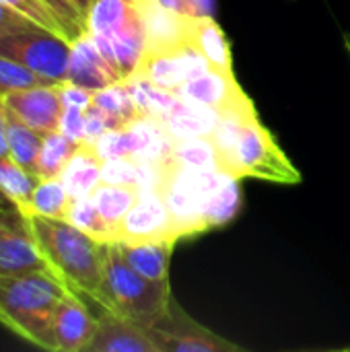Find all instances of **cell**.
Returning <instances> with one entry per match:
<instances>
[{"mask_svg":"<svg viewBox=\"0 0 350 352\" xmlns=\"http://www.w3.org/2000/svg\"><path fill=\"white\" fill-rule=\"evenodd\" d=\"M190 43L208 60L210 68L233 72L231 47L225 31L215 21V16H192Z\"/></svg>","mask_w":350,"mask_h":352,"instance_id":"obj_20","label":"cell"},{"mask_svg":"<svg viewBox=\"0 0 350 352\" xmlns=\"http://www.w3.org/2000/svg\"><path fill=\"white\" fill-rule=\"evenodd\" d=\"M93 105H97L101 111H105L116 128L130 126L136 118H140L138 107L132 99V93L126 85V80L111 82L99 91L93 93Z\"/></svg>","mask_w":350,"mask_h":352,"instance_id":"obj_25","label":"cell"},{"mask_svg":"<svg viewBox=\"0 0 350 352\" xmlns=\"http://www.w3.org/2000/svg\"><path fill=\"white\" fill-rule=\"evenodd\" d=\"M344 351H350V346H347V349H344Z\"/></svg>","mask_w":350,"mask_h":352,"instance_id":"obj_44","label":"cell"},{"mask_svg":"<svg viewBox=\"0 0 350 352\" xmlns=\"http://www.w3.org/2000/svg\"><path fill=\"white\" fill-rule=\"evenodd\" d=\"M19 206L6 196V194H2L0 192V217H4V214H8V212H12V210H17Z\"/></svg>","mask_w":350,"mask_h":352,"instance_id":"obj_41","label":"cell"},{"mask_svg":"<svg viewBox=\"0 0 350 352\" xmlns=\"http://www.w3.org/2000/svg\"><path fill=\"white\" fill-rule=\"evenodd\" d=\"M39 184V177L19 165L8 155L0 157V192L6 194L21 210L27 206L35 186Z\"/></svg>","mask_w":350,"mask_h":352,"instance_id":"obj_29","label":"cell"},{"mask_svg":"<svg viewBox=\"0 0 350 352\" xmlns=\"http://www.w3.org/2000/svg\"><path fill=\"white\" fill-rule=\"evenodd\" d=\"M173 140H188V138H204L210 136L217 122L219 111L210 107H202L177 97V103L159 118Z\"/></svg>","mask_w":350,"mask_h":352,"instance_id":"obj_19","label":"cell"},{"mask_svg":"<svg viewBox=\"0 0 350 352\" xmlns=\"http://www.w3.org/2000/svg\"><path fill=\"white\" fill-rule=\"evenodd\" d=\"M210 70L208 60L188 41L169 50L144 52L136 72L132 76L146 78L171 93H175L184 82Z\"/></svg>","mask_w":350,"mask_h":352,"instance_id":"obj_10","label":"cell"},{"mask_svg":"<svg viewBox=\"0 0 350 352\" xmlns=\"http://www.w3.org/2000/svg\"><path fill=\"white\" fill-rule=\"evenodd\" d=\"M8 155V142H6V105L0 95V157Z\"/></svg>","mask_w":350,"mask_h":352,"instance_id":"obj_39","label":"cell"},{"mask_svg":"<svg viewBox=\"0 0 350 352\" xmlns=\"http://www.w3.org/2000/svg\"><path fill=\"white\" fill-rule=\"evenodd\" d=\"M43 134L29 128L17 116L6 109V142H8V157L14 159L19 165L35 173V163L39 155Z\"/></svg>","mask_w":350,"mask_h":352,"instance_id":"obj_24","label":"cell"},{"mask_svg":"<svg viewBox=\"0 0 350 352\" xmlns=\"http://www.w3.org/2000/svg\"><path fill=\"white\" fill-rule=\"evenodd\" d=\"M175 95L184 101L223 111V109L231 107L233 103H237L239 99H243L245 91L239 87L233 72L210 68V70L202 72L200 76L184 82L175 91Z\"/></svg>","mask_w":350,"mask_h":352,"instance_id":"obj_15","label":"cell"},{"mask_svg":"<svg viewBox=\"0 0 350 352\" xmlns=\"http://www.w3.org/2000/svg\"><path fill=\"white\" fill-rule=\"evenodd\" d=\"M39 85H56L54 80L33 72L31 68L0 56V95L21 91V89H31Z\"/></svg>","mask_w":350,"mask_h":352,"instance_id":"obj_32","label":"cell"},{"mask_svg":"<svg viewBox=\"0 0 350 352\" xmlns=\"http://www.w3.org/2000/svg\"><path fill=\"white\" fill-rule=\"evenodd\" d=\"M33 237L52 272L78 297L95 303L101 280L107 243L85 233L66 219L29 217Z\"/></svg>","mask_w":350,"mask_h":352,"instance_id":"obj_1","label":"cell"},{"mask_svg":"<svg viewBox=\"0 0 350 352\" xmlns=\"http://www.w3.org/2000/svg\"><path fill=\"white\" fill-rule=\"evenodd\" d=\"M149 334L159 344L161 352H241L243 349L235 342L225 340L223 336L210 332L182 305L171 297L165 314L159 318L155 326L149 328Z\"/></svg>","mask_w":350,"mask_h":352,"instance_id":"obj_8","label":"cell"},{"mask_svg":"<svg viewBox=\"0 0 350 352\" xmlns=\"http://www.w3.org/2000/svg\"><path fill=\"white\" fill-rule=\"evenodd\" d=\"M138 200L124 217L116 231V241L126 243H140V241H159V239H173L175 229L169 214V208L159 190H138Z\"/></svg>","mask_w":350,"mask_h":352,"instance_id":"obj_11","label":"cell"},{"mask_svg":"<svg viewBox=\"0 0 350 352\" xmlns=\"http://www.w3.org/2000/svg\"><path fill=\"white\" fill-rule=\"evenodd\" d=\"M169 280H149L132 270L116 243H107L103 280L95 303L109 314L130 320L142 328L159 322L171 301Z\"/></svg>","mask_w":350,"mask_h":352,"instance_id":"obj_3","label":"cell"},{"mask_svg":"<svg viewBox=\"0 0 350 352\" xmlns=\"http://www.w3.org/2000/svg\"><path fill=\"white\" fill-rule=\"evenodd\" d=\"M126 260V264L136 270L140 276L149 280H169V264L175 250L173 239H159V241H140V243H126L113 241Z\"/></svg>","mask_w":350,"mask_h":352,"instance_id":"obj_18","label":"cell"},{"mask_svg":"<svg viewBox=\"0 0 350 352\" xmlns=\"http://www.w3.org/2000/svg\"><path fill=\"white\" fill-rule=\"evenodd\" d=\"M138 188L136 186H113V184H99L93 194L91 200L97 206L99 214L105 219V223L113 229V233L118 231L120 223L124 221V217L130 212V208L136 204L138 200Z\"/></svg>","mask_w":350,"mask_h":352,"instance_id":"obj_23","label":"cell"},{"mask_svg":"<svg viewBox=\"0 0 350 352\" xmlns=\"http://www.w3.org/2000/svg\"><path fill=\"white\" fill-rule=\"evenodd\" d=\"M109 128H116L111 118L105 111H101L97 105H91L89 109H85V142L83 144H93Z\"/></svg>","mask_w":350,"mask_h":352,"instance_id":"obj_36","label":"cell"},{"mask_svg":"<svg viewBox=\"0 0 350 352\" xmlns=\"http://www.w3.org/2000/svg\"><path fill=\"white\" fill-rule=\"evenodd\" d=\"M140 8L146 33V52L169 50L190 41L192 16L165 8L157 0H140Z\"/></svg>","mask_w":350,"mask_h":352,"instance_id":"obj_16","label":"cell"},{"mask_svg":"<svg viewBox=\"0 0 350 352\" xmlns=\"http://www.w3.org/2000/svg\"><path fill=\"white\" fill-rule=\"evenodd\" d=\"M101 184L113 186H136V159L122 157L109 159L101 165Z\"/></svg>","mask_w":350,"mask_h":352,"instance_id":"obj_34","label":"cell"},{"mask_svg":"<svg viewBox=\"0 0 350 352\" xmlns=\"http://www.w3.org/2000/svg\"><path fill=\"white\" fill-rule=\"evenodd\" d=\"M2 99L12 116H17L21 122H25L39 134L58 130L60 116L64 109L60 99V82L12 91L2 95Z\"/></svg>","mask_w":350,"mask_h":352,"instance_id":"obj_12","label":"cell"},{"mask_svg":"<svg viewBox=\"0 0 350 352\" xmlns=\"http://www.w3.org/2000/svg\"><path fill=\"white\" fill-rule=\"evenodd\" d=\"M68 80L80 87H87L91 91H99L122 78L116 72V68L107 62V58L99 52L93 37L85 33L76 41H72Z\"/></svg>","mask_w":350,"mask_h":352,"instance_id":"obj_17","label":"cell"},{"mask_svg":"<svg viewBox=\"0 0 350 352\" xmlns=\"http://www.w3.org/2000/svg\"><path fill=\"white\" fill-rule=\"evenodd\" d=\"M101 165L103 161L95 155L91 144H78L60 173V179L68 194L72 198L91 196L93 190L101 184Z\"/></svg>","mask_w":350,"mask_h":352,"instance_id":"obj_21","label":"cell"},{"mask_svg":"<svg viewBox=\"0 0 350 352\" xmlns=\"http://www.w3.org/2000/svg\"><path fill=\"white\" fill-rule=\"evenodd\" d=\"M70 204H72V196L64 188L62 179L45 177V179H39V184L35 186L23 212L27 217L39 214V217H50V219H66Z\"/></svg>","mask_w":350,"mask_h":352,"instance_id":"obj_22","label":"cell"},{"mask_svg":"<svg viewBox=\"0 0 350 352\" xmlns=\"http://www.w3.org/2000/svg\"><path fill=\"white\" fill-rule=\"evenodd\" d=\"M93 93L87 87H80L76 82L64 80L60 82V99L64 107H78V109H89L93 105Z\"/></svg>","mask_w":350,"mask_h":352,"instance_id":"obj_37","label":"cell"},{"mask_svg":"<svg viewBox=\"0 0 350 352\" xmlns=\"http://www.w3.org/2000/svg\"><path fill=\"white\" fill-rule=\"evenodd\" d=\"M72 2H74V4L85 12V14H87V8H89V2H91V0H72Z\"/></svg>","mask_w":350,"mask_h":352,"instance_id":"obj_42","label":"cell"},{"mask_svg":"<svg viewBox=\"0 0 350 352\" xmlns=\"http://www.w3.org/2000/svg\"><path fill=\"white\" fill-rule=\"evenodd\" d=\"M66 221H70L72 225H76L78 229H83L85 233L93 235L95 239L103 241V243H113L116 241V233L113 229L105 223V219L99 214L97 206L93 204L91 196L85 198H72L70 210Z\"/></svg>","mask_w":350,"mask_h":352,"instance_id":"obj_31","label":"cell"},{"mask_svg":"<svg viewBox=\"0 0 350 352\" xmlns=\"http://www.w3.org/2000/svg\"><path fill=\"white\" fill-rule=\"evenodd\" d=\"M87 33L122 80L136 72L146 52L140 0H91Z\"/></svg>","mask_w":350,"mask_h":352,"instance_id":"obj_4","label":"cell"},{"mask_svg":"<svg viewBox=\"0 0 350 352\" xmlns=\"http://www.w3.org/2000/svg\"><path fill=\"white\" fill-rule=\"evenodd\" d=\"M161 6H165V8H171V10H175V12H182V14H188V4H186V0H157ZM190 16V14H188Z\"/></svg>","mask_w":350,"mask_h":352,"instance_id":"obj_40","label":"cell"},{"mask_svg":"<svg viewBox=\"0 0 350 352\" xmlns=\"http://www.w3.org/2000/svg\"><path fill=\"white\" fill-rule=\"evenodd\" d=\"M58 130L64 136H68L70 140H74L76 144H83L85 142V109L64 107L62 116H60Z\"/></svg>","mask_w":350,"mask_h":352,"instance_id":"obj_35","label":"cell"},{"mask_svg":"<svg viewBox=\"0 0 350 352\" xmlns=\"http://www.w3.org/2000/svg\"><path fill=\"white\" fill-rule=\"evenodd\" d=\"M171 161L186 169L198 171H221L217 148L210 136L204 138H188V140H173Z\"/></svg>","mask_w":350,"mask_h":352,"instance_id":"obj_30","label":"cell"},{"mask_svg":"<svg viewBox=\"0 0 350 352\" xmlns=\"http://www.w3.org/2000/svg\"><path fill=\"white\" fill-rule=\"evenodd\" d=\"M190 16H215L217 0H186Z\"/></svg>","mask_w":350,"mask_h":352,"instance_id":"obj_38","label":"cell"},{"mask_svg":"<svg viewBox=\"0 0 350 352\" xmlns=\"http://www.w3.org/2000/svg\"><path fill=\"white\" fill-rule=\"evenodd\" d=\"M95 155L101 161L134 157V138L128 126L124 128H109L103 136H99L93 144Z\"/></svg>","mask_w":350,"mask_h":352,"instance_id":"obj_33","label":"cell"},{"mask_svg":"<svg viewBox=\"0 0 350 352\" xmlns=\"http://www.w3.org/2000/svg\"><path fill=\"white\" fill-rule=\"evenodd\" d=\"M223 173L239 179L254 177L287 186L301 184L299 169L285 155L272 132L260 122L258 113L245 122L231 155L223 163Z\"/></svg>","mask_w":350,"mask_h":352,"instance_id":"obj_5","label":"cell"},{"mask_svg":"<svg viewBox=\"0 0 350 352\" xmlns=\"http://www.w3.org/2000/svg\"><path fill=\"white\" fill-rule=\"evenodd\" d=\"M76 148H78V144L74 140H70L68 136H64L60 130L43 134L37 163H35V175L39 179L60 177L64 165L68 163V159L74 155Z\"/></svg>","mask_w":350,"mask_h":352,"instance_id":"obj_27","label":"cell"},{"mask_svg":"<svg viewBox=\"0 0 350 352\" xmlns=\"http://www.w3.org/2000/svg\"><path fill=\"white\" fill-rule=\"evenodd\" d=\"M85 352H161V349L146 328L101 309L95 334Z\"/></svg>","mask_w":350,"mask_h":352,"instance_id":"obj_13","label":"cell"},{"mask_svg":"<svg viewBox=\"0 0 350 352\" xmlns=\"http://www.w3.org/2000/svg\"><path fill=\"white\" fill-rule=\"evenodd\" d=\"M344 47H347V54H349L350 58V31L349 33H344Z\"/></svg>","mask_w":350,"mask_h":352,"instance_id":"obj_43","label":"cell"},{"mask_svg":"<svg viewBox=\"0 0 350 352\" xmlns=\"http://www.w3.org/2000/svg\"><path fill=\"white\" fill-rule=\"evenodd\" d=\"M126 85L132 93V99L138 107L140 116H153V118H163L175 103L177 95L146 80L140 76H130L126 78Z\"/></svg>","mask_w":350,"mask_h":352,"instance_id":"obj_28","label":"cell"},{"mask_svg":"<svg viewBox=\"0 0 350 352\" xmlns=\"http://www.w3.org/2000/svg\"><path fill=\"white\" fill-rule=\"evenodd\" d=\"M241 208V188H239V177L225 175L219 188L212 192L206 212H204V227L206 231L223 227L231 223Z\"/></svg>","mask_w":350,"mask_h":352,"instance_id":"obj_26","label":"cell"},{"mask_svg":"<svg viewBox=\"0 0 350 352\" xmlns=\"http://www.w3.org/2000/svg\"><path fill=\"white\" fill-rule=\"evenodd\" d=\"M68 293L52 272L0 276V324L23 340L56 352L54 316Z\"/></svg>","mask_w":350,"mask_h":352,"instance_id":"obj_2","label":"cell"},{"mask_svg":"<svg viewBox=\"0 0 350 352\" xmlns=\"http://www.w3.org/2000/svg\"><path fill=\"white\" fill-rule=\"evenodd\" d=\"M225 175L227 173L223 171L186 169L171 159L165 161V175L159 192L169 208L177 239L206 231L204 212L212 192Z\"/></svg>","mask_w":350,"mask_h":352,"instance_id":"obj_6","label":"cell"},{"mask_svg":"<svg viewBox=\"0 0 350 352\" xmlns=\"http://www.w3.org/2000/svg\"><path fill=\"white\" fill-rule=\"evenodd\" d=\"M97 328V318L91 316L83 297L68 293L54 316L56 352H85Z\"/></svg>","mask_w":350,"mask_h":352,"instance_id":"obj_14","label":"cell"},{"mask_svg":"<svg viewBox=\"0 0 350 352\" xmlns=\"http://www.w3.org/2000/svg\"><path fill=\"white\" fill-rule=\"evenodd\" d=\"M70 52L72 41L68 37L39 23H27L0 33V56L10 58L54 82L68 80Z\"/></svg>","mask_w":350,"mask_h":352,"instance_id":"obj_7","label":"cell"},{"mask_svg":"<svg viewBox=\"0 0 350 352\" xmlns=\"http://www.w3.org/2000/svg\"><path fill=\"white\" fill-rule=\"evenodd\" d=\"M31 272H52V268L37 248L29 217L17 208L0 217V276Z\"/></svg>","mask_w":350,"mask_h":352,"instance_id":"obj_9","label":"cell"}]
</instances>
